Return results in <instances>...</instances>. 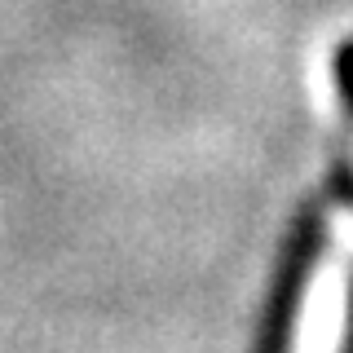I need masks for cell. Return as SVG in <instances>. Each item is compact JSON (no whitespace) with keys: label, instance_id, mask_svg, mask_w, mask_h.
Here are the masks:
<instances>
[{"label":"cell","instance_id":"6da1fadb","mask_svg":"<svg viewBox=\"0 0 353 353\" xmlns=\"http://www.w3.org/2000/svg\"><path fill=\"white\" fill-rule=\"evenodd\" d=\"M318 256H323V212H305L296 221L292 239H287L279 279H274L270 305H265V323L256 336V353H292L296 323H301V301L309 292Z\"/></svg>","mask_w":353,"mask_h":353}]
</instances>
